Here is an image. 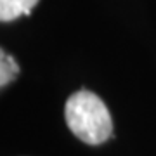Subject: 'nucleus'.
Listing matches in <instances>:
<instances>
[{
	"instance_id": "f257e3e1",
	"label": "nucleus",
	"mask_w": 156,
	"mask_h": 156,
	"mask_svg": "<svg viewBox=\"0 0 156 156\" xmlns=\"http://www.w3.org/2000/svg\"><path fill=\"white\" fill-rule=\"evenodd\" d=\"M64 118L73 134L90 146L102 144L113 134L111 115L106 104L90 90H78L66 101Z\"/></svg>"
},
{
	"instance_id": "f03ea898",
	"label": "nucleus",
	"mask_w": 156,
	"mask_h": 156,
	"mask_svg": "<svg viewBox=\"0 0 156 156\" xmlns=\"http://www.w3.org/2000/svg\"><path fill=\"white\" fill-rule=\"evenodd\" d=\"M38 0H0V21H12L19 16L31 14Z\"/></svg>"
},
{
	"instance_id": "7ed1b4c3",
	"label": "nucleus",
	"mask_w": 156,
	"mask_h": 156,
	"mask_svg": "<svg viewBox=\"0 0 156 156\" xmlns=\"http://www.w3.org/2000/svg\"><path fill=\"white\" fill-rule=\"evenodd\" d=\"M17 73H19V66L16 59L5 54L4 49H0V87L12 82L17 76Z\"/></svg>"
}]
</instances>
